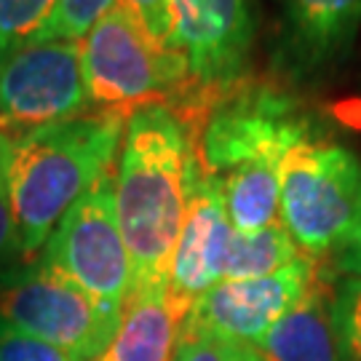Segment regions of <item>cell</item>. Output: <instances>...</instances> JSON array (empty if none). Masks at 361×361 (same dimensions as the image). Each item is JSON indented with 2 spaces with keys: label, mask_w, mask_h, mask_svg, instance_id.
<instances>
[{
  "label": "cell",
  "mask_w": 361,
  "mask_h": 361,
  "mask_svg": "<svg viewBox=\"0 0 361 361\" xmlns=\"http://www.w3.org/2000/svg\"><path fill=\"white\" fill-rule=\"evenodd\" d=\"M0 361H75L70 353L46 340L25 335L13 326L0 324Z\"/></svg>",
  "instance_id": "21"
},
{
  "label": "cell",
  "mask_w": 361,
  "mask_h": 361,
  "mask_svg": "<svg viewBox=\"0 0 361 361\" xmlns=\"http://www.w3.org/2000/svg\"><path fill=\"white\" fill-rule=\"evenodd\" d=\"M233 238L219 180L207 174L195 161L188 207L169 268V295L188 308L212 286L222 281V268Z\"/></svg>",
  "instance_id": "11"
},
{
  "label": "cell",
  "mask_w": 361,
  "mask_h": 361,
  "mask_svg": "<svg viewBox=\"0 0 361 361\" xmlns=\"http://www.w3.org/2000/svg\"><path fill=\"white\" fill-rule=\"evenodd\" d=\"M332 332L337 359L361 361V279L348 276L332 292Z\"/></svg>",
  "instance_id": "18"
},
{
  "label": "cell",
  "mask_w": 361,
  "mask_h": 361,
  "mask_svg": "<svg viewBox=\"0 0 361 361\" xmlns=\"http://www.w3.org/2000/svg\"><path fill=\"white\" fill-rule=\"evenodd\" d=\"M121 313L40 257L0 273V324L46 340L75 361H94L110 345Z\"/></svg>",
  "instance_id": "6"
},
{
  "label": "cell",
  "mask_w": 361,
  "mask_h": 361,
  "mask_svg": "<svg viewBox=\"0 0 361 361\" xmlns=\"http://www.w3.org/2000/svg\"><path fill=\"white\" fill-rule=\"evenodd\" d=\"M80 65L89 110L123 118L145 107L174 110L188 91L182 54L155 40L121 0L80 40Z\"/></svg>",
  "instance_id": "3"
},
{
  "label": "cell",
  "mask_w": 361,
  "mask_h": 361,
  "mask_svg": "<svg viewBox=\"0 0 361 361\" xmlns=\"http://www.w3.org/2000/svg\"><path fill=\"white\" fill-rule=\"evenodd\" d=\"M217 180L233 231L255 233L281 222L279 166H241Z\"/></svg>",
  "instance_id": "15"
},
{
  "label": "cell",
  "mask_w": 361,
  "mask_h": 361,
  "mask_svg": "<svg viewBox=\"0 0 361 361\" xmlns=\"http://www.w3.org/2000/svg\"><path fill=\"white\" fill-rule=\"evenodd\" d=\"M22 257V238L13 217L11 195H8V180L6 166L0 169V273H6L13 265V259Z\"/></svg>",
  "instance_id": "22"
},
{
  "label": "cell",
  "mask_w": 361,
  "mask_h": 361,
  "mask_svg": "<svg viewBox=\"0 0 361 361\" xmlns=\"http://www.w3.org/2000/svg\"><path fill=\"white\" fill-rule=\"evenodd\" d=\"M316 257H297L286 268L257 279H222L195 300L182 332L255 345L295 308L319 273Z\"/></svg>",
  "instance_id": "10"
},
{
  "label": "cell",
  "mask_w": 361,
  "mask_h": 361,
  "mask_svg": "<svg viewBox=\"0 0 361 361\" xmlns=\"http://www.w3.org/2000/svg\"><path fill=\"white\" fill-rule=\"evenodd\" d=\"M257 38V0H171V46L188 65V91L171 110L190 145L217 102L246 80Z\"/></svg>",
  "instance_id": "4"
},
{
  "label": "cell",
  "mask_w": 361,
  "mask_h": 361,
  "mask_svg": "<svg viewBox=\"0 0 361 361\" xmlns=\"http://www.w3.org/2000/svg\"><path fill=\"white\" fill-rule=\"evenodd\" d=\"M337 268L353 279H361V222L350 238L337 249Z\"/></svg>",
  "instance_id": "24"
},
{
  "label": "cell",
  "mask_w": 361,
  "mask_h": 361,
  "mask_svg": "<svg viewBox=\"0 0 361 361\" xmlns=\"http://www.w3.org/2000/svg\"><path fill=\"white\" fill-rule=\"evenodd\" d=\"M332 295L319 268L295 308L257 345L265 361H340L332 332Z\"/></svg>",
  "instance_id": "14"
},
{
  "label": "cell",
  "mask_w": 361,
  "mask_h": 361,
  "mask_svg": "<svg viewBox=\"0 0 361 361\" xmlns=\"http://www.w3.org/2000/svg\"><path fill=\"white\" fill-rule=\"evenodd\" d=\"M6 161H8V140L0 134V169L6 166Z\"/></svg>",
  "instance_id": "25"
},
{
  "label": "cell",
  "mask_w": 361,
  "mask_h": 361,
  "mask_svg": "<svg viewBox=\"0 0 361 361\" xmlns=\"http://www.w3.org/2000/svg\"><path fill=\"white\" fill-rule=\"evenodd\" d=\"M40 259L97 302L123 310L131 292V259L116 214V174H107L67 209Z\"/></svg>",
  "instance_id": "8"
},
{
  "label": "cell",
  "mask_w": 361,
  "mask_h": 361,
  "mask_svg": "<svg viewBox=\"0 0 361 361\" xmlns=\"http://www.w3.org/2000/svg\"><path fill=\"white\" fill-rule=\"evenodd\" d=\"M193 169V145L171 110L145 107L126 121L116 169V214L129 249L131 292L169 289Z\"/></svg>",
  "instance_id": "1"
},
{
  "label": "cell",
  "mask_w": 361,
  "mask_h": 361,
  "mask_svg": "<svg viewBox=\"0 0 361 361\" xmlns=\"http://www.w3.org/2000/svg\"><path fill=\"white\" fill-rule=\"evenodd\" d=\"M86 113L80 43L38 40L0 59V134L8 142Z\"/></svg>",
  "instance_id": "9"
},
{
  "label": "cell",
  "mask_w": 361,
  "mask_h": 361,
  "mask_svg": "<svg viewBox=\"0 0 361 361\" xmlns=\"http://www.w3.org/2000/svg\"><path fill=\"white\" fill-rule=\"evenodd\" d=\"M302 257L300 246L289 235L284 222L268 225L255 233L233 231L222 279H257L286 268L289 262Z\"/></svg>",
  "instance_id": "16"
},
{
  "label": "cell",
  "mask_w": 361,
  "mask_h": 361,
  "mask_svg": "<svg viewBox=\"0 0 361 361\" xmlns=\"http://www.w3.org/2000/svg\"><path fill=\"white\" fill-rule=\"evenodd\" d=\"M313 134L300 102L265 83H238L209 113L193 145L198 166L222 177L241 166H281L286 150Z\"/></svg>",
  "instance_id": "7"
},
{
  "label": "cell",
  "mask_w": 361,
  "mask_h": 361,
  "mask_svg": "<svg viewBox=\"0 0 361 361\" xmlns=\"http://www.w3.org/2000/svg\"><path fill=\"white\" fill-rule=\"evenodd\" d=\"M59 0H0V59L35 43Z\"/></svg>",
  "instance_id": "17"
},
{
  "label": "cell",
  "mask_w": 361,
  "mask_h": 361,
  "mask_svg": "<svg viewBox=\"0 0 361 361\" xmlns=\"http://www.w3.org/2000/svg\"><path fill=\"white\" fill-rule=\"evenodd\" d=\"M155 40L171 46V0H121ZM174 49V46H171Z\"/></svg>",
  "instance_id": "23"
},
{
  "label": "cell",
  "mask_w": 361,
  "mask_h": 361,
  "mask_svg": "<svg viewBox=\"0 0 361 361\" xmlns=\"http://www.w3.org/2000/svg\"><path fill=\"white\" fill-rule=\"evenodd\" d=\"M361 30V0H281L279 62L310 80L348 59Z\"/></svg>",
  "instance_id": "12"
},
{
  "label": "cell",
  "mask_w": 361,
  "mask_h": 361,
  "mask_svg": "<svg viewBox=\"0 0 361 361\" xmlns=\"http://www.w3.org/2000/svg\"><path fill=\"white\" fill-rule=\"evenodd\" d=\"M116 6V0H59L51 19L40 30L38 40H80L89 35V30L104 13Z\"/></svg>",
  "instance_id": "19"
},
{
  "label": "cell",
  "mask_w": 361,
  "mask_h": 361,
  "mask_svg": "<svg viewBox=\"0 0 361 361\" xmlns=\"http://www.w3.org/2000/svg\"><path fill=\"white\" fill-rule=\"evenodd\" d=\"M188 310L169 289L131 292L110 345L94 361H171Z\"/></svg>",
  "instance_id": "13"
},
{
  "label": "cell",
  "mask_w": 361,
  "mask_h": 361,
  "mask_svg": "<svg viewBox=\"0 0 361 361\" xmlns=\"http://www.w3.org/2000/svg\"><path fill=\"white\" fill-rule=\"evenodd\" d=\"M171 361H265L255 345L217 340V337L180 332V343Z\"/></svg>",
  "instance_id": "20"
},
{
  "label": "cell",
  "mask_w": 361,
  "mask_h": 361,
  "mask_svg": "<svg viewBox=\"0 0 361 361\" xmlns=\"http://www.w3.org/2000/svg\"><path fill=\"white\" fill-rule=\"evenodd\" d=\"M129 118L89 110L8 142L6 180L22 257L40 252L65 212L107 174H116Z\"/></svg>",
  "instance_id": "2"
},
{
  "label": "cell",
  "mask_w": 361,
  "mask_h": 361,
  "mask_svg": "<svg viewBox=\"0 0 361 361\" xmlns=\"http://www.w3.org/2000/svg\"><path fill=\"white\" fill-rule=\"evenodd\" d=\"M281 222L302 255L337 252L361 222V164L345 145L313 134L292 145L279 166Z\"/></svg>",
  "instance_id": "5"
}]
</instances>
